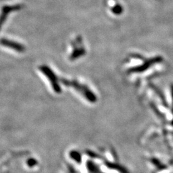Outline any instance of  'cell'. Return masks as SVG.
I'll list each match as a JSON object with an SVG mask.
<instances>
[{
	"label": "cell",
	"mask_w": 173,
	"mask_h": 173,
	"mask_svg": "<svg viewBox=\"0 0 173 173\" xmlns=\"http://www.w3.org/2000/svg\"><path fill=\"white\" fill-rule=\"evenodd\" d=\"M62 81L63 83H64L66 86L72 87L73 88H74L77 91L79 92V93H81L85 98L88 100L89 102L94 103V102L96 101V96L86 86H84V85L79 84V82H77L76 81H72V80L63 79Z\"/></svg>",
	"instance_id": "obj_1"
},
{
	"label": "cell",
	"mask_w": 173,
	"mask_h": 173,
	"mask_svg": "<svg viewBox=\"0 0 173 173\" xmlns=\"http://www.w3.org/2000/svg\"><path fill=\"white\" fill-rule=\"evenodd\" d=\"M40 70L45 74L46 77H48V80L52 85L53 90L57 93H60L61 87L58 83L57 77H56V74L53 72V71L51 70L50 68H48V67H46V66H42V67H40Z\"/></svg>",
	"instance_id": "obj_2"
},
{
	"label": "cell",
	"mask_w": 173,
	"mask_h": 173,
	"mask_svg": "<svg viewBox=\"0 0 173 173\" xmlns=\"http://www.w3.org/2000/svg\"><path fill=\"white\" fill-rule=\"evenodd\" d=\"M0 46L4 48H9V49H12L15 51H18L19 53H22L25 51V47L20 43L15 41H10L7 38H2L0 39Z\"/></svg>",
	"instance_id": "obj_3"
},
{
	"label": "cell",
	"mask_w": 173,
	"mask_h": 173,
	"mask_svg": "<svg viewBox=\"0 0 173 173\" xmlns=\"http://www.w3.org/2000/svg\"><path fill=\"white\" fill-rule=\"evenodd\" d=\"M162 58L161 57H155L153 58H151V59H149L143 65H141L139 67H135L133 69H131L130 70V72H143V71L147 70L149 67H150L151 66H152L153 64H156V63H159L160 62H162Z\"/></svg>",
	"instance_id": "obj_4"
},
{
	"label": "cell",
	"mask_w": 173,
	"mask_h": 173,
	"mask_svg": "<svg viewBox=\"0 0 173 173\" xmlns=\"http://www.w3.org/2000/svg\"><path fill=\"white\" fill-rule=\"evenodd\" d=\"M172 101H173V85L172 86Z\"/></svg>",
	"instance_id": "obj_5"
}]
</instances>
